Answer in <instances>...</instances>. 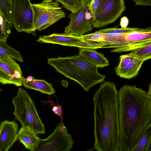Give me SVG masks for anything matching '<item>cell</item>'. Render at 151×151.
Returning <instances> with one entry per match:
<instances>
[{"label":"cell","mask_w":151,"mask_h":151,"mask_svg":"<svg viewBox=\"0 0 151 151\" xmlns=\"http://www.w3.org/2000/svg\"><path fill=\"white\" fill-rule=\"evenodd\" d=\"M52 110L54 113L60 117L61 119V121L63 122L62 117L63 110L61 106L60 105H58L54 106L52 108Z\"/></svg>","instance_id":"cell-28"},{"label":"cell","mask_w":151,"mask_h":151,"mask_svg":"<svg viewBox=\"0 0 151 151\" xmlns=\"http://www.w3.org/2000/svg\"><path fill=\"white\" fill-rule=\"evenodd\" d=\"M85 40L98 43V45L100 48L99 45L104 41L105 34L99 30L94 33L81 36Z\"/></svg>","instance_id":"cell-25"},{"label":"cell","mask_w":151,"mask_h":151,"mask_svg":"<svg viewBox=\"0 0 151 151\" xmlns=\"http://www.w3.org/2000/svg\"><path fill=\"white\" fill-rule=\"evenodd\" d=\"M118 92L120 151H131L151 123V96L135 85H125Z\"/></svg>","instance_id":"cell-2"},{"label":"cell","mask_w":151,"mask_h":151,"mask_svg":"<svg viewBox=\"0 0 151 151\" xmlns=\"http://www.w3.org/2000/svg\"><path fill=\"white\" fill-rule=\"evenodd\" d=\"M151 43V27H148L118 35L105 34L101 45H109L114 48L111 52L119 53L131 51Z\"/></svg>","instance_id":"cell-5"},{"label":"cell","mask_w":151,"mask_h":151,"mask_svg":"<svg viewBox=\"0 0 151 151\" xmlns=\"http://www.w3.org/2000/svg\"><path fill=\"white\" fill-rule=\"evenodd\" d=\"M13 0H0V15L5 18L12 27V8Z\"/></svg>","instance_id":"cell-19"},{"label":"cell","mask_w":151,"mask_h":151,"mask_svg":"<svg viewBox=\"0 0 151 151\" xmlns=\"http://www.w3.org/2000/svg\"><path fill=\"white\" fill-rule=\"evenodd\" d=\"M24 78H20L14 75L6 73L0 70V82L2 85L12 84L17 86L22 85Z\"/></svg>","instance_id":"cell-22"},{"label":"cell","mask_w":151,"mask_h":151,"mask_svg":"<svg viewBox=\"0 0 151 151\" xmlns=\"http://www.w3.org/2000/svg\"><path fill=\"white\" fill-rule=\"evenodd\" d=\"M0 70L6 73L14 75L20 78H24L21 76L22 72L19 65L13 58L6 56H0Z\"/></svg>","instance_id":"cell-15"},{"label":"cell","mask_w":151,"mask_h":151,"mask_svg":"<svg viewBox=\"0 0 151 151\" xmlns=\"http://www.w3.org/2000/svg\"><path fill=\"white\" fill-rule=\"evenodd\" d=\"M91 0H81V1L84 5L90 2Z\"/></svg>","instance_id":"cell-34"},{"label":"cell","mask_w":151,"mask_h":151,"mask_svg":"<svg viewBox=\"0 0 151 151\" xmlns=\"http://www.w3.org/2000/svg\"><path fill=\"white\" fill-rule=\"evenodd\" d=\"M137 28H119L116 27L101 29L99 30L103 33L108 35H118L125 33L138 30Z\"/></svg>","instance_id":"cell-26"},{"label":"cell","mask_w":151,"mask_h":151,"mask_svg":"<svg viewBox=\"0 0 151 151\" xmlns=\"http://www.w3.org/2000/svg\"><path fill=\"white\" fill-rule=\"evenodd\" d=\"M23 84L27 88L37 91L49 95L54 94L55 92L51 83L44 80L35 79L32 81H28L24 78Z\"/></svg>","instance_id":"cell-16"},{"label":"cell","mask_w":151,"mask_h":151,"mask_svg":"<svg viewBox=\"0 0 151 151\" xmlns=\"http://www.w3.org/2000/svg\"><path fill=\"white\" fill-rule=\"evenodd\" d=\"M125 9L124 0H108L92 18L93 27L99 28L114 22L121 16Z\"/></svg>","instance_id":"cell-10"},{"label":"cell","mask_w":151,"mask_h":151,"mask_svg":"<svg viewBox=\"0 0 151 151\" xmlns=\"http://www.w3.org/2000/svg\"><path fill=\"white\" fill-rule=\"evenodd\" d=\"M62 4L63 6L71 12L76 13L83 7L81 0H55Z\"/></svg>","instance_id":"cell-23"},{"label":"cell","mask_w":151,"mask_h":151,"mask_svg":"<svg viewBox=\"0 0 151 151\" xmlns=\"http://www.w3.org/2000/svg\"><path fill=\"white\" fill-rule=\"evenodd\" d=\"M93 100L95 140L89 150L120 151L119 92L115 83L104 82Z\"/></svg>","instance_id":"cell-1"},{"label":"cell","mask_w":151,"mask_h":151,"mask_svg":"<svg viewBox=\"0 0 151 151\" xmlns=\"http://www.w3.org/2000/svg\"><path fill=\"white\" fill-rule=\"evenodd\" d=\"M79 55L98 68H102L109 65V61L104 55L93 49H81Z\"/></svg>","instance_id":"cell-14"},{"label":"cell","mask_w":151,"mask_h":151,"mask_svg":"<svg viewBox=\"0 0 151 151\" xmlns=\"http://www.w3.org/2000/svg\"><path fill=\"white\" fill-rule=\"evenodd\" d=\"M129 21L126 17H123L121 19L120 22V25L122 28H127L128 24Z\"/></svg>","instance_id":"cell-30"},{"label":"cell","mask_w":151,"mask_h":151,"mask_svg":"<svg viewBox=\"0 0 151 151\" xmlns=\"http://www.w3.org/2000/svg\"><path fill=\"white\" fill-rule=\"evenodd\" d=\"M18 139L26 149L35 151L41 139L30 128L22 126L18 132Z\"/></svg>","instance_id":"cell-13"},{"label":"cell","mask_w":151,"mask_h":151,"mask_svg":"<svg viewBox=\"0 0 151 151\" xmlns=\"http://www.w3.org/2000/svg\"><path fill=\"white\" fill-rule=\"evenodd\" d=\"M144 61L134 58L129 64L123 68L115 72L120 77L127 79H130L137 76Z\"/></svg>","instance_id":"cell-17"},{"label":"cell","mask_w":151,"mask_h":151,"mask_svg":"<svg viewBox=\"0 0 151 151\" xmlns=\"http://www.w3.org/2000/svg\"><path fill=\"white\" fill-rule=\"evenodd\" d=\"M151 137V123L145 129L131 151H147Z\"/></svg>","instance_id":"cell-18"},{"label":"cell","mask_w":151,"mask_h":151,"mask_svg":"<svg viewBox=\"0 0 151 151\" xmlns=\"http://www.w3.org/2000/svg\"><path fill=\"white\" fill-rule=\"evenodd\" d=\"M136 5L151 6V0H133Z\"/></svg>","instance_id":"cell-29"},{"label":"cell","mask_w":151,"mask_h":151,"mask_svg":"<svg viewBox=\"0 0 151 151\" xmlns=\"http://www.w3.org/2000/svg\"><path fill=\"white\" fill-rule=\"evenodd\" d=\"M74 143L67 127L61 121L47 138L40 139L35 151H70Z\"/></svg>","instance_id":"cell-7"},{"label":"cell","mask_w":151,"mask_h":151,"mask_svg":"<svg viewBox=\"0 0 151 151\" xmlns=\"http://www.w3.org/2000/svg\"><path fill=\"white\" fill-rule=\"evenodd\" d=\"M147 151H151V137H150Z\"/></svg>","instance_id":"cell-33"},{"label":"cell","mask_w":151,"mask_h":151,"mask_svg":"<svg viewBox=\"0 0 151 151\" xmlns=\"http://www.w3.org/2000/svg\"><path fill=\"white\" fill-rule=\"evenodd\" d=\"M0 42L6 41L12 27L7 21L0 15Z\"/></svg>","instance_id":"cell-24"},{"label":"cell","mask_w":151,"mask_h":151,"mask_svg":"<svg viewBox=\"0 0 151 151\" xmlns=\"http://www.w3.org/2000/svg\"><path fill=\"white\" fill-rule=\"evenodd\" d=\"M81 36H77L70 34L54 33L50 35L40 36L37 42L58 44L63 46L76 47L78 43L85 41Z\"/></svg>","instance_id":"cell-12"},{"label":"cell","mask_w":151,"mask_h":151,"mask_svg":"<svg viewBox=\"0 0 151 151\" xmlns=\"http://www.w3.org/2000/svg\"><path fill=\"white\" fill-rule=\"evenodd\" d=\"M89 7L90 2L84 5L78 12H71L68 15L70 22L65 27L64 32L81 36L92 30L91 20L93 17L90 12Z\"/></svg>","instance_id":"cell-9"},{"label":"cell","mask_w":151,"mask_h":151,"mask_svg":"<svg viewBox=\"0 0 151 151\" xmlns=\"http://www.w3.org/2000/svg\"><path fill=\"white\" fill-rule=\"evenodd\" d=\"M48 64L66 78L74 81L86 91L102 82L105 76L100 73L98 67L80 55L48 59Z\"/></svg>","instance_id":"cell-3"},{"label":"cell","mask_w":151,"mask_h":151,"mask_svg":"<svg viewBox=\"0 0 151 151\" xmlns=\"http://www.w3.org/2000/svg\"><path fill=\"white\" fill-rule=\"evenodd\" d=\"M14 121L5 120L0 127V150L7 151L18 139V125Z\"/></svg>","instance_id":"cell-11"},{"label":"cell","mask_w":151,"mask_h":151,"mask_svg":"<svg viewBox=\"0 0 151 151\" xmlns=\"http://www.w3.org/2000/svg\"><path fill=\"white\" fill-rule=\"evenodd\" d=\"M30 0H13L12 19L18 32L34 35L32 30L33 14Z\"/></svg>","instance_id":"cell-8"},{"label":"cell","mask_w":151,"mask_h":151,"mask_svg":"<svg viewBox=\"0 0 151 151\" xmlns=\"http://www.w3.org/2000/svg\"><path fill=\"white\" fill-rule=\"evenodd\" d=\"M12 103L15 110V119L22 126L29 127L37 134H45V126L36 110L35 103L27 92L20 87Z\"/></svg>","instance_id":"cell-4"},{"label":"cell","mask_w":151,"mask_h":151,"mask_svg":"<svg viewBox=\"0 0 151 151\" xmlns=\"http://www.w3.org/2000/svg\"><path fill=\"white\" fill-rule=\"evenodd\" d=\"M108 0H101L100 2V5L98 9V11L97 14L99 12V11L102 8L104 4L107 2Z\"/></svg>","instance_id":"cell-31"},{"label":"cell","mask_w":151,"mask_h":151,"mask_svg":"<svg viewBox=\"0 0 151 151\" xmlns=\"http://www.w3.org/2000/svg\"><path fill=\"white\" fill-rule=\"evenodd\" d=\"M9 56L20 62H24L20 53L9 46L6 41L0 42V56Z\"/></svg>","instance_id":"cell-20"},{"label":"cell","mask_w":151,"mask_h":151,"mask_svg":"<svg viewBox=\"0 0 151 151\" xmlns=\"http://www.w3.org/2000/svg\"><path fill=\"white\" fill-rule=\"evenodd\" d=\"M128 55L144 61L151 59V43L131 51Z\"/></svg>","instance_id":"cell-21"},{"label":"cell","mask_w":151,"mask_h":151,"mask_svg":"<svg viewBox=\"0 0 151 151\" xmlns=\"http://www.w3.org/2000/svg\"><path fill=\"white\" fill-rule=\"evenodd\" d=\"M35 78L33 76H28L26 78H25V80L28 81H32L33 79H35Z\"/></svg>","instance_id":"cell-32"},{"label":"cell","mask_w":151,"mask_h":151,"mask_svg":"<svg viewBox=\"0 0 151 151\" xmlns=\"http://www.w3.org/2000/svg\"><path fill=\"white\" fill-rule=\"evenodd\" d=\"M33 14L32 30L45 29L65 17L59 2L55 0H44L41 3L32 4Z\"/></svg>","instance_id":"cell-6"},{"label":"cell","mask_w":151,"mask_h":151,"mask_svg":"<svg viewBox=\"0 0 151 151\" xmlns=\"http://www.w3.org/2000/svg\"><path fill=\"white\" fill-rule=\"evenodd\" d=\"M147 92L149 95L151 96V82L149 86V90Z\"/></svg>","instance_id":"cell-35"},{"label":"cell","mask_w":151,"mask_h":151,"mask_svg":"<svg viewBox=\"0 0 151 151\" xmlns=\"http://www.w3.org/2000/svg\"><path fill=\"white\" fill-rule=\"evenodd\" d=\"M134 58L128 54L121 55L119 57V62L118 65L115 68V71L123 68L132 62Z\"/></svg>","instance_id":"cell-27"}]
</instances>
